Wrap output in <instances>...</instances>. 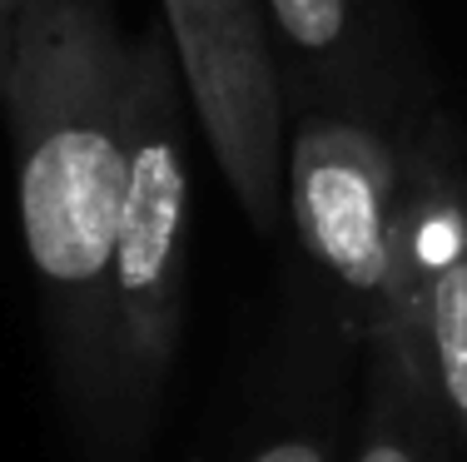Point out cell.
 Segmentation results:
<instances>
[{"mask_svg": "<svg viewBox=\"0 0 467 462\" xmlns=\"http://www.w3.org/2000/svg\"><path fill=\"white\" fill-rule=\"evenodd\" d=\"M422 109L413 80L393 75L288 115L284 229L333 334L358 354L398 334V224Z\"/></svg>", "mask_w": 467, "mask_h": 462, "instance_id": "3", "label": "cell"}, {"mask_svg": "<svg viewBox=\"0 0 467 462\" xmlns=\"http://www.w3.org/2000/svg\"><path fill=\"white\" fill-rule=\"evenodd\" d=\"M452 427L418 348L403 338L363 348V417L353 462H452Z\"/></svg>", "mask_w": 467, "mask_h": 462, "instance_id": "7", "label": "cell"}, {"mask_svg": "<svg viewBox=\"0 0 467 462\" xmlns=\"http://www.w3.org/2000/svg\"><path fill=\"white\" fill-rule=\"evenodd\" d=\"M194 125L234 204L264 239L284 229L288 115L259 0H160Z\"/></svg>", "mask_w": 467, "mask_h": 462, "instance_id": "4", "label": "cell"}, {"mask_svg": "<svg viewBox=\"0 0 467 462\" xmlns=\"http://www.w3.org/2000/svg\"><path fill=\"white\" fill-rule=\"evenodd\" d=\"M259 5L284 85V115L403 75L383 0H259Z\"/></svg>", "mask_w": 467, "mask_h": 462, "instance_id": "6", "label": "cell"}, {"mask_svg": "<svg viewBox=\"0 0 467 462\" xmlns=\"http://www.w3.org/2000/svg\"><path fill=\"white\" fill-rule=\"evenodd\" d=\"M393 338L422 354L452 447L467 457V135L432 105L408 145Z\"/></svg>", "mask_w": 467, "mask_h": 462, "instance_id": "5", "label": "cell"}, {"mask_svg": "<svg viewBox=\"0 0 467 462\" xmlns=\"http://www.w3.org/2000/svg\"><path fill=\"white\" fill-rule=\"evenodd\" d=\"M170 36L130 40V149L109 263V408L99 462H144L180 358L189 234V125Z\"/></svg>", "mask_w": 467, "mask_h": 462, "instance_id": "2", "label": "cell"}, {"mask_svg": "<svg viewBox=\"0 0 467 462\" xmlns=\"http://www.w3.org/2000/svg\"><path fill=\"white\" fill-rule=\"evenodd\" d=\"M26 10H30V0H0V85H5L10 60H16V36H20Z\"/></svg>", "mask_w": 467, "mask_h": 462, "instance_id": "9", "label": "cell"}, {"mask_svg": "<svg viewBox=\"0 0 467 462\" xmlns=\"http://www.w3.org/2000/svg\"><path fill=\"white\" fill-rule=\"evenodd\" d=\"M244 462H333V417L328 403H314L298 417H284L279 427L259 437Z\"/></svg>", "mask_w": 467, "mask_h": 462, "instance_id": "8", "label": "cell"}, {"mask_svg": "<svg viewBox=\"0 0 467 462\" xmlns=\"http://www.w3.org/2000/svg\"><path fill=\"white\" fill-rule=\"evenodd\" d=\"M55 403L85 462L109 408V263L130 149V36L109 0H30L0 85Z\"/></svg>", "mask_w": 467, "mask_h": 462, "instance_id": "1", "label": "cell"}]
</instances>
